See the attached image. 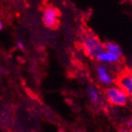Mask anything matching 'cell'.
<instances>
[{
  "label": "cell",
  "instance_id": "5bb4252c",
  "mask_svg": "<svg viewBox=\"0 0 132 132\" xmlns=\"http://www.w3.org/2000/svg\"><path fill=\"white\" fill-rule=\"evenodd\" d=\"M130 71L132 72V63H131V65H130Z\"/></svg>",
  "mask_w": 132,
  "mask_h": 132
},
{
  "label": "cell",
  "instance_id": "ba28073f",
  "mask_svg": "<svg viewBox=\"0 0 132 132\" xmlns=\"http://www.w3.org/2000/svg\"><path fill=\"white\" fill-rule=\"evenodd\" d=\"M104 47H105V50H106V51L111 52V53H113V54L121 56V57L124 56L122 47L120 46L117 43H115V42H112V41L106 42V43H104Z\"/></svg>",
  "mask_w": 132,
  "mask_h": 132
},
{
  "label": "cell",
  "instance_id": "30bf717a",
  "mask_svg": "<svg viewBox=\"0 0 132 132\" xmlns=\"http://www.w3.org/2000/svg\"><path fill=\"white\" fill-rule=\"evenodd\" d=\"M127 129L132 132V117L128 119V121H127Z\"/></svg>",
  "mask_w": 132,
  "mask_h": 132
},
{
  "label": "cell",
  "instance_id": "7c38bea8",
  "mask_svg": "<svg viewBox=\"0 0 132 132\" xmlns=\"http://www.w3.org/2000/svg\"><path fill=\"white\" fill-rule=\"evenodd\" d=\"M3 28H4V26H3V23L0 22V30H3Z\"/></svg>",
  "mask_w": 132,
  "mask_h": 132
},
{
  "label": "cell",
  "instance_id": "52a82bcc",
  "mask_svg": "<svg viewBox=\"0 0 132 132\" xmlns=\"http://www.w3.org/2000/svg\"><path fill=\"white\" fill-rule=\"evenodd\" d=\"M86 94H87L89 101L91 102L92 104L97 105L101 101V94H100V92H99L98 88H97L96 86L93 85V84H90L87 87V89H86Z\"/></svg>",
  "mask_w": 132,
  "mask_h": 132
},
{
  "label": "cell",
  "instance_id": "6da1fadb",
  "mask_svg": "<svg viewBox=\"0 0 132 132\" xmlns=\"http://www.w3.org/2000/svg\"><path fill=\"white\" fill-rule=\"evenodd\" d=\"M84 53L92 59L96 60L97 56L105 50L104 44L94 33H85L81 39Z\"/></svg>",
  "mask_w": 132,
  "mask_h": 132
},
{
  "label": "cell",
  "instance_id": "3957f363",
  "mask_svg": "<svg viewBox=\"0 0 132 132\" xmlns=\"http://www.w3.org/2000/svg\"><path fill=\"white\" fill-rule=\"evenodd\" d=\"M42 22L45 28L54 29L59 26L60 22V11L54 6H46L43 11Z\"/></svg>",
  "mask_w": 132,
  "mask_h": 132
},
{
  "label": "cell",
  "instance_id": "277c9868",
  "mask_svg": "<svg viewBox=\"0 0 132 132\" xmlns=\"http://www.w3.org/2000/svg\"><path fill=\"white\" fill-rule=\"evenodd\" d=\"M94 73H95V77H96L97 81L103 86H108V87L111 86L115 81L112 73L105 64H97L95 66Z\"/></svg>",
  "mask_w": 132,
  "mask_h": 132
},
{
  "label": "cell",
  "instance_id": "5b68a950",
  "mask_svg": "<svg viewBox=\"0 0 132 132\" xmlns=\"http://www.w3.org/2000/svg\"><path fill=\"white\" fill-rule=\"evenodd\" d=\"M116 85H118L128 96L132 97V72L125 71L116 78Z\"/></svg>",
  "mask_w": 132,
  "mask_h": 132
},
{
  "label": "cell",
  "instance_id": "7a4b0ae2",
  "mask_svg": "<svg viewBox=\"0 0 132 132\" xmlns=\"http://www.w3.org/2000/svg\"><path fill=\"white\" fill-rule=\"evenodd\" d=\"M104 95L107 101L114 107H125L130 102V97L116 84L105 89Z\"/></svg>",
  "mask_w": 132,
  "mask_h": 132
},
{
  "label": "cell",
  "instance_id": "9c48e42d",
  "mask_svg": "<svg viewBox=\"0 0 132 132\" xmlns=\"http://www.w3.org/2000/svg\"><path fill=\"white\" fill-rule=\"evenodd\" d=\"M16 46H17V48L18 49H20V50H24L25 49V44L23 43V42H21V41H18L16 43Z\"/></svg>",
  "mask_w": 132,
  "mask_h": 132
},
{
  "label": "cell",
  "instance_id": "4fadbf2b",
  "mask_svg": "<svg viewBox=\"0 0 132 132\" xmlns=\"http://www.w3.org/2000/svg\"><path fill=\"white\" fill-rule=\"evenodd\" d=\"M130 104H131V106H132V97L130 98Z\"/></svg>",
  "mask_w": 132,
  "mask_h": 132
},
{
  "label": "cell",
  "instance_id": "8fae6325",
  "mask_svg": "<svg viewBox=\"0 0 132 132\" xmlns=\"http://www.w3.org/2000/svg\"><path fill=\"white\" fill-rule=\"evenodd\" d=\"M118 132H131L130 130H128L127 128H122V129H120Z\"/></svg>",
  "mask_w": 132,
  "mask_h": 132
},
{
  "label": "cell",
  "instance_id": "8992f818",
  "mask_svg": "<svg viewBox=\"0 0 132 132\" xmlns=\"http://www.w3.org/2000/svg\"><path fill=\"white\" fill-rule=\"evenodd\" d=\"M123 57L121 56H118L116 54H113L111 52H109V51H106L104 50L103 52H101L97 56L96 61H98L99 63L105 64V65H111V64H116L122 61Z\"/></svg>",
  "mask_w": 132,
  "mask_h": 132
}]
</instances>
